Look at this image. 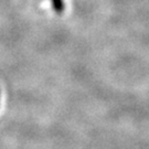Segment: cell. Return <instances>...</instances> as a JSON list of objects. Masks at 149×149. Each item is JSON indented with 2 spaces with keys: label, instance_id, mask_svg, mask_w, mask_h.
I'll use <instances>...</instances> for the list:
<instances>
[{
  "label": "cell",
  "instance_id": "obj_1",
  "mask_svg": "<svg viewBox=\"0 0 149 149\" xmlns=\"http://www.w3.org/2000/svg\"><path fill=\"white\" fill-rule=\"evenodd\" d=\"M50 1H51V5L53 7L54 11H55L58 15L63 13L64 8H65V5H64L63 0H50Z\"/></svg>",
  "mask_w": 149,
  "mask_h": 149
}]
</instances>
